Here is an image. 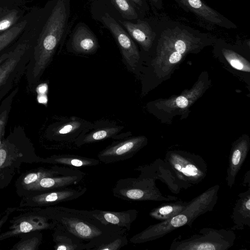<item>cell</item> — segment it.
<instances>
[{
	"mask_svg": "<svg viewBox=\"0 0 250 250\" xmlns=\"http://www.w3.org/2000/svg\"><path fill=\"white\" fill-rule=\"evenodd\" d=\"M49 8L47 18L27 67L28 81L30 84L40 80L68 29L70 0H52Z\"/></svg>",
	"mask_w": 250,
	"mask_h": 250,
	"instance_id": "cell-1",
	"label": "cell"
},
{
	"mask_svg": "<svg viewBox=\"0 0 250 250\" xmlns=\"http://www.w3.org/2000/svg\"><path fill=\"white\" fill-rule=\"evenodd\" d=\"M211 41V37L208 35L184 25L166 27L160 35L152 60L156 76H168L187 55L199 52Z\"/></svg>",
	"mask_w": 250,
	"mask_h": 250,
	"instance_id": "cell-2",
	"label": "cell"
},
{
	"mask_svg": "<svg viewBox=\"0 0 250 250\" xmlns=\"http://www.w3.org/2000/svg\"><path fill=\"white\" fill-rule=\"evenodd\" d=\"M43 211L50 219L84 243L86 250H92L117 234L126 233L127 231L103 224L92 215L90 210L55 206L47 207Z\"/></svg>",
	"mask_w": 250,
	"mask_h": 250,
	"instance_id": "cell-3",
	"label": "cell"
},
{
	"mask_svg": "<svg viewBox=\"0 0 250 250\" xmlns=\"http://www.w3.org/2000/svg\"><path fill=\"white\" fill-rule=\"evenodd\" d=\"M220 186L216 184L209 188L191 201L183 211L173 217L150 225L133 235L129 241L133 244H141L160 238L174 230L188 225L191 227L199 216L211 211L216 204Z\"/></svg>",
	"mask_w": 250,
	"mask_h": 250,
	"instance_id": "cell-4",
	"label": "cell"
},
{
	"mask_svg": "<svg viewBox=\"0 0 250 250\" xmlns=\"http://www.w3.org/2000/svg\"><path fill=\"white\" fill-rule=\"evenodd\" d=\"M163 161L181 189H186L199 184L207 175V164L197 154L183 150H169Z\"/></svg>",
	"mask_w": 250,
	"mask_h": 250,
	"instance_id": "cell-5",
	"label": "cell"
},
{
	"mask_svg": "<svg viewBox=\"0 0 250 250\" xmlns=\"http://www.w3.org/2000/svg\"><path fill=\"white\" fill-rule=\"evenodd\" d=\"M235 239L234 230L231 229L203 228L187 238H175L169 250H227L233 246Z\"/></svg>",
	"mask_w": 250,
	"mask_h": 250,
	"instance_id": "cell-6",
	"label": "cell"
},
{
	"mask_svg": "<svg viewBox=\"0 0 250 250\" xmlns=\"http://www.w3.org/2000/svg\"><path fill=\"white\" fill-rule=\"evenodd\" d=\"M114 197L127 201H170L177 197L163 195L156 187L155 181L139 175L137 178L118 180L112 189Z\"/></svg>",
	"mask_w": 250,
	"mask_h": 250,
	"instance_id": "cell-7",
	"label": "cell"
},
{
	"mask_svg": "<svg viewBox=\"0 0 250 250\" xmlns=\"http://www.w3.org/2000/svg\"><path fill=\"white\" fill-rule=\"evenodd\" d=\"M209 84L208 76H200L189 89H186L180 95L167 99H159L149 103V110L165 115H184L190 106L201 97Z\"/></svg>",
	"mask_w": 250,
	"mask_h": 250,
	"instance_id": "cell-8",
	"label": "cell"
},
{
	"mask_svg": "<svg viewBox=\"0 0 250 250\" xmlns=\"http://www.w3.org/2000/svg\"><path fill=\"white\" fill-rule=\"evenodd\" d=\"M92 124L75 116L64 118L50 125L46 130L45 137L56 148H70Z\"/></svg>",
	"mask_w": 250,
	"mask_h": 250,
	"instance_id": "cell-9",
	"label": "cell"
},
{
	"mask_svg": "<svg viewBox=\"0 0 250 250\" xmlns=\"http://www.w3.org/2000/svg\"><path fill=\"white\" fill-rule=\"evenodd\" d=\"M143 135L127 137L116 140L100 151L98 160L104 164H111L128 160L134 156L147 144Z\"/></svg>",
	"mask_w": 250,
	"mask_h": 250,
	"instance_id": "cell-10",
	"label": "cell"
},
{
	"mask_svg": "<svg viewBox=\"0 0 250 250\" xmlns=\"http://www.w3.org/2000/svg\"><path fill=\"white\" fill-rule=\"evenodd\" d=\"M124 126L115 122L101 120L85 129L75 143L76 147L97 143L108 139L118 140L130 136L131 133L122 132Z\"/></svg>",
	"mask_w": 250,
	"mask_h": 250,
	"instance_id": "cell-11",
	"label": "cell"
},
{
	"mask_svg": "<svg viewBox=\"0 0 250 250\" xmlns=\"http://www.w3.org/2000/svg\"><path fill=\"white\" fill-rule=\"evenodd\" d=\"M101 21L113 35L128 66L135 69L140 56L137 47L130 35L108 13H105L102 16Z\"/></svg>",
	"mask_w": 250,
	"mask_h": 250,
	"instance_id": "cell-12",
	"label": "cell"
},
{
	"mask_svg": "<svg viewBox=\"0 0 250 250\" xmlns=\"http://www.w3.org/2000/svg\"><path fill=\"white\" fill-rule=\"evenodd\" d=\"M26 43L19 44L12 51L8 58L0 64V90L11 89L14 79L23 72L25 64L24 61L27 49Z\"/></svg>",
	"mask_w": 250,
	"mask_h": 250,
	"instance_id": "cell-13",
	"label": "cell"
},
{
	"mask_svg": "<svg viewBox=\"0 0 250 250\" xmlns=\"http://www.w3.org/2000/svg\"><path fill=\"white\" fill-rule=\"evenodd\" d=\"M181 7L193 13L207 23L227 29L236 28V25L202 0H174Z\"/></svg>",
	"mask_w": 250,
	"mask_h": 250,
	"instance_id": "cell-14",
	"label": "cell"
},
{
	"mask_svg": "<svg viewBox=\"0 0 250 250\" xmlns=\"http://www.w3.org/2000/svg\"><path fill=\"white\" fill-rule=\"evenodd\" d=\"M86 187H69L41 191L28 198L29 203L35 206H50L77 199L84 194Z\"/></svg>",
	"mask_w": 250,
	"mask_h": 250,
	"instance_id": "cell-15",
	"label": "cell"
},
{
	"mask_svg": "<svg viewBox=\"0 0 250 250\" xmlns=\"http://www.w3.org/2000/svg\"><path fill=\"white\" fill-rule=\"evenodd\" d=\"M250 148V139L247 135L241 136L232 143L226 178L227 185L229 188H231L235 184L236 176L247 157Z\"/></svg>",
	"mask_w": 250,
	"mask_h": 250,
	"instance_id": "cell-16",
	"label": "cell"
},
{
	"mask_svg": "<svg viewBox=\"0 0 250 250\" xmlns=\"http://www.w3.org/2000/svg\"><path fill=\"white\" fill-rule=\"evenodd\" d=\"M86 175L85 173L74 168L66 173L43 177L25 188L28 190L41 192L72 187L82 182Z\"/></svg>",
	"mask_w": 250,
	"mask_h": 250,
	"instance_id": "cell-17",
	"label": "cell"
},
{
	"mask_svg": "<svg viewBox=\"0 0 250 250\" xmlns=\"http://www.w3.org/2000/svg\"><path fill=\"white\" fill-rule=\"evenodd\" d=\"M57 223L50 219L43 210L40 211L38 214L23 219L12 227L11 230L1 234L0 240L31 231L54 229Z\"/></svg>",
	"mask_w": 250,
	"mask_h": 250,
	"instance_id": "cell-18",
	"label": "cell"
},
{
	"mask_svg": "<svg viewBox=\"0 0 250 250\" xmlns=\"http://www.w3.org/2000/svg\"><path fill=\"white\" fill-rule=\"evenodd\" d=\"M135 170L140 172V175L155 181L159 180L164 183L171 192L175 194L180 192L181 188L176 184L175 179L163 160L157 159L152 163L140 166Z\"/></svg>",
	"mask_w": 250,
	"mask_h": 250,
	"instance_id": "cell-19",
	"label": "cell"
},
{
	"mask_svg": "<svg viewBox=\"0 0 250 250\" xmlns=\"http://www.w3.org/2000/svg\"><path fill=\"white\" fill-rule=\"evenodd\" d=\"M93 216L105 225L125 229L129 231L131 224L136 219L138 211L135 209L121 211L99 209L90 210Z\"/></svg>",
	"mask_w": 250,
	"mask_h": 250,
	"instance_id": "cell-20",
	"label": "cell"
},
{
	"mask_svg": "<svg viewBox=\"0 0 250 250\" xmlns=\"http://www.w3.org/2000/svg\"><path fill=\"white\" fill-rule=\"evenodd\" d=\"M128 33L145 50L148 51L152 46L156 37V32L149 24L137 19L136 23L128 21H121Z\"/></svg>",
	"mask_w": 250,
	"mask_h": 250,
	"instance_id": "cell-21",
	"label": "cell"
},
{
	"mask_svg": "<svg viewBox=\"0 0 250 250\" xmlns=\"http://www.w3.org/2000/svg\"><path fill=\"white\" fill-rule=\"evenodd\" d=\"M73 50L79 53L91 54L99 47L98 40L93 33L84 24L76 28L71 38Z\"/></svg>",
	"mask_w": 250,
	"mask_h": 250,
	"instance_id": "cell-22",
	"label": "cell"
},
{
	"mask_svg": "<svg viewBox=\"0 0 250 250\" xmlns=\"http://www.w3.org/2000/svg\"><path fill=\"white\" fill-rule=\"evenodd\" d=\"M231 218L234 224L230 229L243 230L250 227V187L240 193L232 209Z\"/></svg>",
	"mask_w": 250,
	"mask_h": 250,
	"instance_id": "cell-23",
	"label": "cell"
},
{
	"mask_svg": "<svg viewBox=\"0 0 250 250\" xmlns=\"http://www.w3.org/2000/svg\"><path fill=\"white\" fill-rule=\"evenodd\" d=\"M53 240L55 250H83L86 244L75 235L67 231L59 224L53 229Z\"/></svg>",
	"mask_w": 250,
	"mask_h": 250,
	"instance_id": "cell-24",
	"label": "cell"
},
{
	"mask_svg": "<svg viewBox=\"0 0 250 250\" xmlns=\"http://www.w3.org/2000/svg\"><path fill=\"white\" fill-rule=\"evenodd\" d=\"M42 161L73 168L95 166L99 165L100 162L99 160L94 158L70 154L54 155L43 159Z\"/></svg>",
	"mask_w": 250,
	"mask_h": 250,
	"instance_id": "cell-25",
	"label": "cell"
},
{
	"mask_svg": "<svg viewBox=\"0 0 250 250\" xmlns=\"http://www.w3.org/2000/svg\"><path fill=\"white\" fill-rule=\"evenodd\" d=\"M189 201H179L162 204L153 208L149 213V216L157 220L163 221L168 220L186 209Z\"/></svg>",
	"mask_w": 250,
	"mask_h": 250,
	"instance_id": "cell-26",
	"label": "cell"
},
{
	"mask_svg": "<svg viewBox=\"0 0 250 250\" xmlns=\"http://www.w3.org/2000/svg\"><path fill=\"white\" fill-rule=\"evenodd\" d=\"M222 54L228 62L233 68L245 72H250V62L234 51L223 48Z\"/></svg>",
	"mask_w": 250,
	"mask_h": 250,
	"instance_id": "cell-27",
	"label": "cell"
},
{
	"mask_svg": "<svg viewBox=\"0 0 250 250\" xmlns=\"http://www.w3.org/2000/svg\"><path fill=\"white\" fill-rule=\"evenodd\" d=\"M18 90V88L14 89L2 101L0 105V146L4 135L9 113L11 108L12 103Z\"/></svg>",
	"mask_w": 250,
	"mask_h": 250,
	"instance_id": "cell-28",
	"label": "cell"
},
{
	"mask_svg": "<svg viewBox=\"0 0 250 250\" xmlns=\"http://www.w3.org/2000/svg\"><path fill=\"white\" fill-rule=\"evenodd\" d=\"M111 0L124 18L130 20L138 19V14L135 6L130 0Z\"/></svg>",
	"mask_w": 250,
	"mask_h": 250,
	"instance_id": "cell-29",
	"label": "cell"
},
{
	"mask_svg": "<svg viewBox=\"0 0 250 250\" xmlns=\"http://www.w3.org/2000/svg\"><path fill=\"white\" fill-rule=\"evenodd\" d=\"M26 24V21H22L0 34V52L15 40Z\"/></svg>",
	"mask_w": 250,
	"mask_h": 250,
	"instance_id": "cell-30",
	"label": "cell"
},
{
	"mask_svg": "<svg viewBox=\"0 0 250 250\" xmlns=\"http://www.w3.org/2000/svg\"><path fill=\"white\" fill-rule=\"evenodd\" d=\"M128 240L126 233L118 234L98 246L92 250H119L126 246Z\"/></svg>",
	"mask_w": 250,
	"mask_h": 250,
	"instance_id": "cell-31",
	"label": "cell"
},
{
	"mask_svg": "<svg viewBox=\"0 0 250 250\" xmlns=\"http://www.w3.org/2000/svg\"><path fill=\"white\" fill-rule=\"evenodd\" d=\"M18 13L13 9L0 16V33L9 29L16 23L19 18Z\"/></svg>",
	"mask_w": 250,
	"mask_h": 250,
	"instance_id": "cell-32",
	"label": "cell"
},
{
	"mask_svg": "<svg viewBox=\"0 0 250 250\" xmlns=\"http://www.w3.org/2000/svg\"><path fill=\"white\" fill-rule=\"evenodd\" d=\"M42 239V234L38 232L36 236L19 242L14 247L13 249L18 250H37L41 243Z\"/></svg>",
	"mask_w": 250,
	"mask_h": 250,
	"instance_id": "cell-33",
	"label": "cell"
},
{
	"mask_svg": "<svg viewBox=\"0 0 250 250\" xmlns=\"http://www.w3.org/2000/svg\"><path fill=\"white\" fill-rule=\"evenodd\" d=\"M135 7L141 10H146L147 6L145 0H130Z\"/></svg>",
	"mask_w": 250,
	"mask_h": 250,
	"instance_id": "cell-34",
	"label": "cell"
},
{
	"mask_svg": "<svg viewBox=\"0 0 250 250\" xmlns=\"http://www.w3.org/2000/svg\"><path fill=\"white\" fill-rule=\"evenodd\" d=\"M243 185L246 186V184L248 185V186L250 187V170H249L247 171L246 173L244 178V181L242 183Z\"/></svg>",
	"mask_w": 250,
	"mask_h": 250,
	"instance_id": "cell-35",
	"label": "cell"
},
{
	"mask_svg": "<svg viewBox=\"0 0 250 250\" xmlns=\"http://www.w3.org/2000/svg\"><path fill=\"white\" fill-rule=\"evenodd\" d=\"M153 5L157 8L160 9L163 7L162 0H150Z\"/></svg>",
	"mask_w": 250,
	"mask_h": 250,
	"instance_id": "cell-36",
	"label": "cell"
},
{
	"mask_svg": "<svg viewBox=\"0 0 250 250\" xmlns=\"http://www.w3.org/2000/svg\"><path fill=\"white\" fill-rule=\"evenodd\" d=\"M9 52L4 53L0 56V64L9 56Z\"/></svg>",
	"mask_w": 250,
	"mask_h": 250,
	"instance_id": "cell-37",
	"label": "cell"
},
{
	"mask_svg": "<svg viewBox=\"0 0 250 250\" xmlns=\"http://www.w3.org/2000/svg\"><path fill=\"white\" fill-rule=\"evenodd\" d=\"M10 89H4L0 90V100L7 93Z\"/></svg>",
	"mask_w": 250,
	"mask_h": 250,
	"instance_id": "cell-38",
	"label": "cell"
},
{
	"mask_svg": "<svg viewBox=\"0 0 250 250\" xmlns=\"http://www.w3.org/2000/svg\"><path fill=\"white\" fill-rule=\"evenodd\" d=\"M7 219V214L0 219V229Z\"/></svg>",
	"mask_w": 250,
	"mask_h": 250,
	"instance_id": "cell-39",
	"label": "cell"
}]
</instances>
